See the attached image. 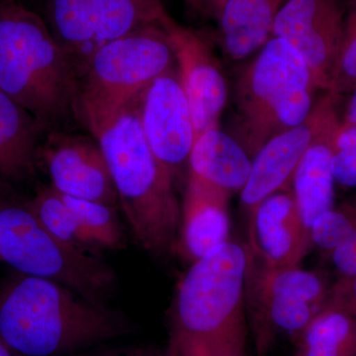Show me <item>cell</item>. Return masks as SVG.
Wrapping results in <instances>:
<instances>
[{
    "label": "cell",
    "mask_w": 356,
    "mask_h": 356,
    "mask_svg": "<svg viewBox=\"0 0 356 356\" xmlns=\"http://www.w3.org/2000/svg\"><path fill=\"white\" fill-rule=\"evenodd\" d=\"M127 318L60 283L20 274L0 291V337L20 356H60L125 336Z\"/></svg>",
    "instance_id": "6da1fadb"
},
{
    "label": "cell",
    "mask_w": 356,
    "mask_h": 356,
    "mask_svg": "<svg viewBox=\"0 0 356 356\" xmlns=\"http://www.w3.org/2000/svg\"><path fill=\"white\" fill-rule=\"evenodd\" d=\"M245 270L247 248L231 241L191 264L172 309L178 356H247Z\"/></svg>",
    "instance_id": "7a4b0ae2"
},
{
    "label": "cell",
    "mask_w": 356,
    "mask_h": 356,
    "mask_svg": "<svg viewBox=\"0 0 356 356\" xmlns=\"http://www.w3.org/2000/svg\"><path fill=\"white\" fill-rule=\"evenodd\" d=\"M79 81L46 21L19 0H0V90L48 133L79 122Z\"/></svg>",
    "instance_id": "3957f363"
},
{
    "label": "cell",
    "mask_w": 356,
    "mask_h": 356,
    "mask_svg": "<svg viewBox=\"0 0 356 356\" xmlns=\"http://www.w3.org/2000/svg\"><path fill=\"white\" fill-rule=\"evenodd\" d=\"M96 139L136 243L154 259H165L175 252L181 206L175 194V175L147 145L139 104L129 107Z\"/></svg>",
    "instance_id": "277c9868"
},
{
    "label": "cell",
    "mask_w": 356,
    "mask_h": 356,
    "mask_svg": "<svg viewBox=\"0 0 356 356\" xmlns=\"http://www.w3.org/2000/svg\"><path fill=\"white\" fill-rule=\"evenodd\" d=\"M315 90L301 54L285 40L271 37L236 83L234 137L254 156L274 136L306 120Z\"/></svg>",
    "instance_id": "5b68a950"
},
{
    "label": "cell",
    "mask_w": 356,
    "mask_h": 356,
    "mask_svg": "<svg viewBox=\"0 0 356 356\" xmlns=\"http://www.w3.org/2000/svg\"><path fill=\"white\" fill-rule=\"evenodd\" d=\"M163 25L136 30L91 58L79 81L77 110L79 122L95 139L139 102L156 77L173 69L175 58Z\"/></svg>",
    "instance_id": "8992f818"
},
{
    "label": "cell",
    "mask_w": 356,
    "mask_h": 356,
    "mask_svg": "<svg viewBox=\"0 0 356 356\" xmlns=\"http://www.w3.org/2000/svg\"><path fill=\"white\" fill-rule=\"evenodd\" d=\"M0 261L20 274L60 283L105 304L116 287L113 269L51 234L29 203L0 196Z\"/></svg>",
    "instance_id": "52a82bcc"
},
{
    "label": "cell",
    "mask_w": 356,
    "mask_h": 356,
    "mask_svg": "<svg viewBox=\"0 0 356 356\" xmlns=\"http://www.w3.org/2000/svg\"><path fill=\"white\" fill-rule=\"evenodd\" d=\"M245 248V312L257 355L266 356L278 337L298 339L324 310L332 284L318 271L269 266Z\"/></svg>",
    "instance_id": "ba28073f"
},
{
    "label": "cell",
    "mask_w": 356,
    "mask_h": 356,
    "mask_svg": "<svg viewBox=\"0 0 356 356\" xmlns=\"http://www.w3.org/2000/svg\"><path fill=\"white\" fill-rule=\"evenodd\" d=\"M46 23L60 48L83 77L93 56L140 28L163 25L165 8L140 0H44Z\"/></svg>",
    "instance_id": "9c48e42d"
},
{
    "label": "cell",
    "mask_w": 356,
    "mask_h": 356,
    "mask_svg": "<svg viewBox=\"0 0 356 356\" xmlns=\"http://www.w3.org/2000/svg\"><path fill=\"white\" fill-rule=\"evenodd\" d=\"M339 96L327 92L312 109L305 121L274 136L252 159L250 177L241 191V202L248 217L268 196L291 191L295 170L314 140L339 121Z\"/></svg>",
    "instance_id": "30bf717a"
},
{
    "label": "cell",
    "mask_w": 356,
    "mask_h": 356,
    "mask_svg": "<svg viewBox=\"0 0 356 356\" xmlns=\"http://www.w3.org/2000/svg\"><path fill=\"white\" fill-rule=\"evenodd\" d=\"M346 0H286L273 37L291 44L304 58L316 89L329 90L343 36Z\"/></svg>",
    "instance_id": "8fae6325"
},
{
    "label": "cell",
    "mask_w": 356,
    "mask_h": 356,
    "mask_svg": "<svg viewBox=\"0 0 356 356\" xmlns=\"http://www.w3.org/2000/svg\"><path fill=\"white\" fill-rule=\"evenodd\" d=\"M39 159L51 186L62 195L119 205L108 163L93 136L50 131L40 147Z\"/></svg>",
    "instance_id": "7c38bea8"
},
{
    "label": "cell",
    "mask_w": 356,
    "mask_h": 356,
    "mask_svg": "<svg viewBox=\"0 0 356 356\" xmlns=\"http://www.w3.org/2000/svg\"><path fill=\"white\" fill-rule=\"evenodd\" d=\"M139 114L147 145L175 175L188 161L195 142L191 106L178 72L172 69L154 79L140 96Z\"/></svg>",
    "instance_id": "4fadbf2b"
},
{
    "label": "cell",
    "mask_w": 356,
    "mask_h": 356,
    "mask_svg": "<svg viewBox=\"0 0 356 356\" xmlns=\"http://www.w3.org/2000/svg\"><path fill=\"white\" fill-rule=\"evenodd\" d=\"M163 26L191 106L196 140L206 131L219 128L220 116L228 97L226 81L202 36L178 25L172 18Z\"/></svg>",
    "instance_id": "5bb4252c"
},
{
    "label": "cell",
    "mask_w": 356,
    "mask_h": 356,
    "mask_svg": "<svg viewBox=\"0 0 356 356\" xmlns=\"http://www.w3.org/2000/svg\"><path fill=\"white\" fill-rule=\"evenodd\" d=\"M247 245L269 266H300L313 243L291 191L275 192L255 208Z\"/></svg>",
    "instance_id": "9a60e30c"
},
{
    "label": "cell",
    "mask_w": 356,
    "mask_h": 356,
    "mask_svg": "<svg viewBox=\"0 0 356 356\" xmlns=\"http://www.w3.org/2000/svg\"><path fill=\"white\" fill-rule=\"evenodd\" d=\"M232 194L188 175L175 252L193 264L229 241Z\"/></svg>",
    "instance_id": "2e32d148"
},
{
    "label": "cell",
    "mask_w": 356,
    "mask_h": 356,
    "mask_svg": "<svg viewBox=\"0 0 356 356\" xmlns=\"http://www.w3.org/2000/svg\"><path fill=\"white\" fill-rule=\"evenodd\" d=\"M46 134L28 110L0 90V186L20 184L34 175Z\"/></svg>",
    "instance_id": "e0dca14e"
},
{
    "label": "cell",
    "mask_w": 356,
    "mask_h": 356,
    "mask_svg": "<svg viewBox=\"0 0 356 356\" xmlns=\"http://www.w3.org/2000/svg\"><path fill=\"white\" fill-rule=\"evenodd\" d=\"M188 175L229 192L242 191L252 159L234 136L211 129L198 136L188 158Z\"/></svg>",
    "instance_id": "ac0fdd59"
},
{
    "label": "cell",
    "mask_w": 356,
    "mask_h": 356,
    "mask_svg": "<svg viewBox=\"0 0 356 356\" xmlns=\"http://www.w3.org/2000/svg\"><path fill=\"white\" fill-rule=\"evenodd\" d=\"M341 120L327 128L307 149L292 177L291 191L304 224L314 222L334 207L332 142Z\"/></svg>",
    "instance_id": "d6986e66"
},
{
    "label": "cell",
    "mask_w": 356,
    "mask_h": 356,
    "mask_svg": "<svg viewBox=\"0 0 356 356\" xmlns=\"http://www.w3.org/2000/svg\"><path fill=\"white\" fill-rule=\"evenodd\" d=\"M286 0H226L219 13L224 50L233 60H243L273 37L276 16Z\"/></svg>",
    "instance_id": "ffe728a7"
},
{
    "label": "cell",
    "mask_w": 356,
    "mask_h": 356,
    "mask_svg": "<svg viewBox=\"0 0 356 356\" xmlns=\"http://www.w3.org/2000/svg\"><path fill=\"white\" fill-rule=\"evenodd\" d=\"M295 356H356V318L325 309L294 341Z\"/></svg>",
    "instance_id": "44dd1931"
},
{
    "label": "cell",
    "mask_w": 356,
    "mask_h": 356,
    "mask_svg": "<svg viewBox=\"0 0 356 356\" xmlns=\"http://www.w3.org/2000/svg\"><path fill=\"white\" fill-rule=\"evenodd\" d=\"M28 203L51 234L70 245L97 254L76 214L51 185L40 187L35 197Z\"/></svg>",
    "instance_id": "7402d4cb"
},
{
    "label": "cell",
    "mask_w": 356,
    "mask_h": 356,
    "mask_svg": "<svg viewBox=\"0 0 356 356\" xmlns=\"http://www.w3.org/2000/svg\"><path fill=\"white\" fill-rule=\"evenodd\" d=\"M60 196L76 214L96 252L119 250L125 245V236L117 215V207L97 201L84 200L62 194Z\"/></svg>",
    "instance_id": "603a6c76"
},
{
    "label": "cell",
    "mask_w": 356,
    "mask_h": 356,
    "mask_svg": "<svg viewBox=\"0 0 356 356\" xmlns=\"http://www.w3.org/2000/svg\"><path fill=\"white\" fill-rule=\"evenodd\" d=\"M356 233V195L334 205L314 222L311 228L313 245L325 254Z\"/></svg>",
    "instance_id": "cb8c5ba5"
},
{
    "label": "cell",
    "mask_w": 356,
    "mask_h": 356,
    "mask_svg": "<svg viewBox=\"0 0 356 356\" xmlns=\"http://www.w3.org/2000/svg\"><path fill=\"white\" fill-rule=\"evenodd\" d=\"M356 88V0H346L343 36L327 92L348 95Z\"/></svg>",
    "instance_id": "d4e9b609"
},
{
    "label": "cell",
    "mask_w": 356,
    "mask_h": 356,
    "mask_svg": "<svg viewBox=\"0 0 356 356\" xmlns=\"http://www.w3.org/2000/svg\"><path fill=\"white\" fill-rule=\"evenodd\" d=\"M332 170L336 184L356 188V126L341 121L332 142Z\"/></svg>",
    "instance_id": "484cf974"
},
{
    "label": "cell",
    "mask_w": 356,
    "mask_h": 356,
    "mask_svg": "<svg viewBox=\"0 0 356 356\" xmlns=\"http://www.w3.org/2000/svg\"><path fill=\"white\" fill-rule=\"evenodd\" d=\"M325 309L343 311L356 318V275L332 283Z\"/></svg>",
    "instance_id": "4316f807"
},
{
    "label": "cell",
    "mask_w": 356,
    "mask_h": 356,
    "mask_svg": "<svg viewBox=\"0 0 356 356\" xmlns=\"http://www.w3.org/2000/svg\"><path fill=\"white\" fill-rule=\"evenodd\" d=\"M337 274V280L356 275V233L327 254Z\"/></svg>",
    "instance_id": "83f0119b"
},
{
    "label": "cell",
    "mask_w": 356,
    "mask_h": 356,
    "mask_svg": "<svg viewBox=\"0 0 356 356\" xmlns=\"http://www.w3.org/2000/svg\"><path fill=\"white\" fill-rule=\"evenodd\" d=\"M100 356H178L177 351L175 346L170 343V346L165 351H156L149 350H136L126 351V353H114V355H106Z\"/></svg>",
    "instance_id": "f1b7e54d"
},
{
    "label": "cell",
    "mask_w": 356,
    "mask_h": 356,
    "mask_svg": "<svg viewBox=\"0 0 356 356\" xmlns=\"http://www.w3.org/2000/svg\"><path fill=\"white\" fill-rule=\"evenodd\" d=\"M350 95L341 122L344 124L356 126V88Z\"/></svg>",
    "instance_id": "f546056e"
},
{
    "label": "cell",
    "mask_w": 356,
    "mask_h": 356,
    "mask_svg": "<svg viewBox=\"0 0 356 356\" xmlns=\"http://www.w3.org/2000/svg\"><path fill=\"white\" fill-rule=\"evenodd\" d=\"M0 356H20L0 337Z\"/></svg>",
    "instance_id": "4dcf8cb0"
},
{
    "label": "cell",
    "mask_w": 356,
    "mask_h": 356,
    "mask_svg": "<svg viewBox=\"0 0 356 356\" xmlns=\"http://www.w3.org/2000/svg\"><path fill=\"white\" fill-rule=\"evenodd\" d=\"M225 2H226V0H205L206 6L209 7L211 10L215 13V15H217V13H219Z\"/></svg>",
    "instance_id": "1f68e13d"
},
{
    "label": "cell",
    "mask_w": 356,
    "mask_h": 356,
    "mask_svg": "<svg viewBox=\"0 0 356 356\" xmlns=\"http://www.w3.org/2000/svg\"><path fill=\"white\" fill-rule=\"evenodd\" d=\"M140 1L145 2V3L149 4V6L156 7V8H165L161 0H140Z\"/></svg>",
    "instance_id": "d6a6232c"
},
{
    "label": "cell",
    "mask_w": 356,
    "mask_h": 356,
    "mask_svg": "<svg viewBox=\"0 0 356 356\" xmlns=\"http://www.w3.org/2000/svg\"><path fill=\"white\" fill-rule=\"evenodd\" d=\"M187 1H188L191 6L196 7H201L203 3H205V0H187Z\"/></svg>",
    "instance_id": "836d02e7"
}]
</instances>
